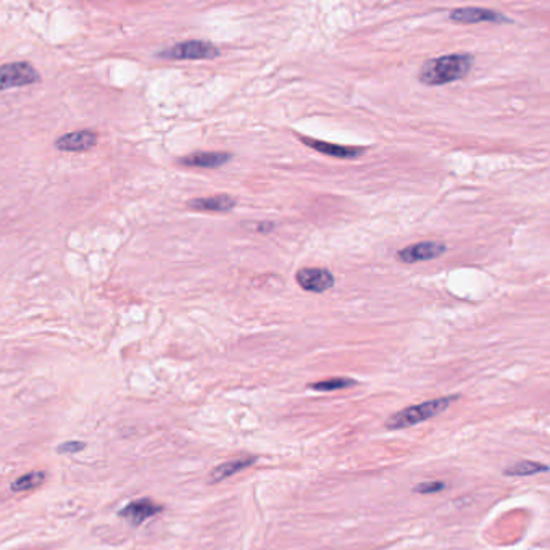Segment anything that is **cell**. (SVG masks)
<instances>
[{
	"label": "cell",
	"mask_w": 550,
	"mask_h": 550,
	"mask_svg": "<svg viewBox=\"0 0 550 550\" xmlns=\"http://www.w3.org/2000/svg\"><path fill=\"white\" fill-rule=\"evenodd\" d=\"M273 226H275L273 223H262L260 226H258V230H260V233H265V231H270Z\"/></svg>",
	"instance_id": "obj_19"
},
{
	"label": "cell",
	"mask_w": 550,
	"mask_h": 550,
	"mask_svg": "<svg viewBox=\"0 0 550 550\" xmlns=\"http://www.w3.org/2000/svg\"><path fill=\"white\" fill-rule=\"evenodd\" d=\"M162 511L163 505L157 504L156 500H152L151 497H142L133 500V502H129L126 506H123L118 515L123 520L131 523L133 526H141L146 520H149V518L156 516Z\"/></svg>",
	"instance_id": "obj_5"
},
{
	"label": "cell",
	"mask_w": 550,
	"mask_h": 550,
	"mask_svg": "<svg viewBox=\"0 0 550 550\" xmlns=\"http://www.w3.org/2000/svg\"><path fill=\"white\" fill-rule=\"evenodd\" d=\"M300 139H302V142H304V146L310 147V149L323 153V156L332 157V158L352 160V158L362 157V153L365 152L362 147H345V146L331 144V142L318 141V139H312V138H300Z\"/></svg>",
	"instance_id": "obj_10"
},
{
	"label": "cell",
	"mask_w": 550,
	"mask_h": 550,
	"mask_svg": "<svg viewBox=\"0 0 550 550\" xmlns=\"http://www.w3.org/2000/svg\"><path fill=\"white\" fill-rule=\"evenodd\" d=\"M474 57L469 54H450L431 58L422 66L418 79L426 86H444L465 78L472 71Z\"/></svg>",
	"instance_id": "obj_1"
},
{
	"label": "cell",
	"mask_w": 550,
	"mask_h": 550,
	"mask_svg": "<svg viewBox=\"0 0 550 550\" xmlns=\"http://www.w3.org/2000/svg\"><path fill=\"white\" fill-rule=\"evenodd\" d=\"M233 158L228 152H195L179 158V163L189 168H220Z\"/></svg>",
	"instance_id": "obj_12"
},
{
	"label": "cell",
	"mask_w": 550,
	"mask_h": 550,
	"mask_svg": "<svg viewBox=\"0 0 550 550\" xmlns=\"http://www.w3.org/2000/svg\"><path fill=\"white\" fill-rule=\"evenodd\" d=\"M449 18L455 23L472 24V23H510V18H506L500 11L478 9V7H467V9H455L450 11Z\"/></svg>",
	"instance_id": "obj_8"
},
{
	"label": "cell",
	"mask_w": 550,
	"mask_h": 550,
	"mask_svg": "<svg viewBox=\"0 0 550 550\" xmlns=\"http://www.w3.org/2000/svg\"><path fill=\"white\" fill-rule=\"evenodd\" d=\"M220 49L208 41H184L178 42L160 57L171 60H212L220 57Z\"/></svg>",
	"instance_id": "obj_4"
},
{
	"label": "cell",
	"mask_w": 550,
	"mask_h": 550,
	"mask_svg": "<svg viewBox=\"0 0 550 550\" xmlns=\"http://www.w3.org/2000/svg\"><path fill=\"white\" fill-rule=\"evenodd\" d=\"M84 449H86V444L84 442L68 441V442L60 444V446L57 447V452L58 454H78V452H81V450H84Z\"/></svg>",
	"instance_id": "obj_18"
},
{
	"label": "cell",
	"mask_w": 550,
	"mask_h": 550,
	"mask_svg": "<svg viewBox=\"0 0 550 550\" xmlns=\"http://www.w3.org/2000/svg\"><path fill=\"white\" fill-rule=\"evenodd\" d=\"M446 250H447L446 244L434 243V240H424V243L413 244L399 250L397 257L399 260L404 263H418V262L434 260V258L441 257Z\"/></svg>",
	"instance_id": "obj_6"
},
{
	"label": "cell",
	"mask_w": 550,
	"mask_h": 550,
	"mask_svg": "<svg viewBox=\"0 0 550 550\" xmlns=\"http://www.w3.org/2000/svg\"><path fill=\"white\" fill-rule=\"evenodd\" d=\"M549 467L546 463L533 462V460H521L516 462L515 465L506 467L504 469L505 476H511V478H523V476H533L537 473H547Z\"/></svg>",
	"instance_id": "obj_15"
},
{
	"label": "cell",
	"mask_w": 550,
	"mask_h": 550,
	"mask_svg": "<svg viewBox=\"0 0 550 550\" xmlns=\"http://www.w3.org/2000/svg\"><path fill=\"white\" fill-rule=\"evenodd\" d=\"M96 146L97 133L92 131V129H79V131L60 136V138L55 141V147L63 152H88Z\"/></svg>",
	"instance_id": "obj_9"
},
{
	"label": "cell",
	"mask_w": 550,
	"mask_h": 550,
	"mask_svg": "<svg viewBox=\"0 0 550 550\" xmlns=\"http://www.w3.org/2000/svg\"><path fill=\"white\" fill-rule=\"evenodd\" d=\"M460 399V394H450L442 395V397L431 399L422 402V404L405 407L399 412L392 413L391 417L386 419L385 428L389 431H399L405 428H412V426L428 422V419L441 415L442 412H446L450 405L455 404Z\"/></svg>",
	"instance_id": "obj_2"
},
{
	"label": "cell",
	"mask_w": 550,
	"mask_h": 550,
	"mask_svg": "<svg viewBox=\"0 0 550 550\" xmlns=\"http://www.w3.org/2000/svg\"><path fill=\"white\" fill-rule=\"evenodd\" d=\"M47 481V473L44 469H34V472H29L26 474H23L18 478L16 481L11 483V491L14 492H28L33 489H38L42 484Z\"/></svg>",
	"instance_id": "obj_14"
},
{
	"label": "cell",
	"mask_w": 550,
	"mask_h": 550,
	"mask_svg": "<svg viewBox=\"0 0 550 550\" xmlns=\"http://www.w3.org/2000/svg\"><path fill=\"white\" fill-rule=\"evenodd\" d=\"M447 489V484L444 481H424V483H418L413 487V492L423 494V496H429V494H437Z\"/></svg>",
	"instance_id": "obj_17"
},
{
	"label": "cell",
	"mask_w": 550,
	"mask_h": 550,
	"mask_svg": "<svg viewBox=\"0 0 550 550\" xmlns=\"http://www.w3.org/2000/svg\"><path fill=\"white\" fill-rule=\"evenodd\" d=\"M188 207L197 210V212H212V213H223L231 212L236 207V199L231 195L221 194L213 197H203V199H194L188 202Z\"/></svg>",
	"instance_id": "obj_13"
},
{
	"label": "cell",
	"mask_w": 550,
	"mask_h": 550,
	"mask_svg": "<svg viewBox=\"0 0 550 550\" xmlns=\"http://www.w3.org/2000/svg\"><path fill=\"white\" fill-rule=\"evenodd\" d=\"M41 81V75L28 61H15V63L0 65V92L24 88Z\"/></svg>",
	"instance_id": "obj_3"
},
{
	"label": "cell",
	"mask_w": 550,
	"mask_h": 550,
	"mask_svg": "<svg viewBox=\"0 0 550 550\" xmlns=\"http://www.w3.org/2000/svg\"><path fill=\"white\" fill-rule=\"evenodd\" d=\"M257 460H258V457L247 455V457H239V459H234V460L223 462L221 465L215 467L212 472H210L208 483L210 484H218V483H221V481H225L228 478H231V476L244 472V469H247V468H250L253 463H257Z\"/></svg>",
	"instance_id": "obj_11"
},
{
	"label": "cell",
	"mask_w": 550,
	"mask_h": 550,
	"mask_svg": "<svg viewBox=\"0 0 550 550\" xmlns=\"http://www.w3.org/2000/svg\"><path fill=\"white\" fill-rule=\"evenodd\" d=\"M354 386H357V381L352 378H330L318 382H312L308 387L318 392H335V391H341V389H349Z\"/></svg>",
	"instance_id": "obj_16"
},
{
	"label": "cell",
	"mask_w": 550,
	"mask_h": 550,
	"mask_svg": "<svg viewBox=\"0 0 550 550\" xmlns=\"http://www.w3.org/2000/svg\"><path fill=\"white\" fill-rule=\"evenodd\" d=\"M299 286L308 292H325L335 286V276L326 268H302L295 275Z\"/></svg>",
	"instance_id": "obj_7"
}]
</instances>
